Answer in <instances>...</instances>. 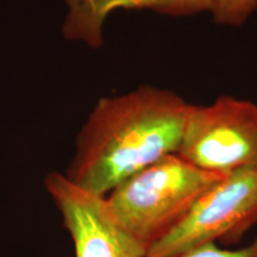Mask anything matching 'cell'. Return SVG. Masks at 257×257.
Returning <instances> with one entry per match:
<instances>
[{
  "instance_id": "obj_1",
  "label": "cell",
  "mask_w": 257,
  "mask_h": 257,
  "mask_svg": "<svg viewBox=\"0 0 257 257\" xmlns=\"http://www.w3.org/2000/svg\"><path fill=\"white\" fill-rule=\"evenodd\" d=\"M194 105L168 89L141 86L96 102L64 175L98 197L163 157L178 154Z\"/></svg>"
},
{
  "instance_id": "obj_2",
  "label": "cell",
  "mask_w": 257,
  "mask_h": 257,
  "mask_svg": "<svg viewBox=\"0 0 257 257\" xmlns=\"http://www.w3.org/2000/svg\"><path fill=\"white\" fill-rule=\"evenodd\" d=\"M224 175L173 154L124 180L104 198L114 219L149 250L181 224Z\"/></svg>"
},
{
  "instance_id": "obj_3",
  "label": "cell",
  "mask_w": 257,
  "mask_h": 257,
  "mask_svg": "<svg viewBox=\"0 0 257 257\" xmlns=\"http://www.w3.org/2000/svg\"><path fill=\"white\" fill-rule=\"evenodd\" d=\"M257 224V166L225 174L146 257H175L207 243H238Z\"/></svg>"
},
{
  "instance_id": "obj_4",
  "label": "cell",
  "mask_w": 257,
  "mask_h": 257,
  "mask_svg": "<svg viewBox=\"0 0 257 257\" xmlns=\"http://www.w3.org/2000/svg\"><path fill=\"white\" fill-rule=\"evenodd\" d=\"M178 155L218 174L257 166V105L225 95L194 106Z\"/></svg>"
},
{
  "instance_id": "obj_5",
  "label": "cell",
  "mask_w": 257,
  "mask_h": 257,
  "mask_svg": "<svg viewBox=\"0 0 257 257\" xmlns=\"http://www.w3.org/2000/svg\"><path fill=\"white\" fill-rule=\"evenodd\" d=\"M44 185L70 234L75 257H146L148 250L114 219L104 197L57 172L49 173Z\"/></svg>"
},
{
  "instance_id": "obj_6",
  "label": "cell",
  "mask_w": 257,
  "mask_h": 257,
  "mask_svg": "<svg viewBox=\"0 0 257 257\" xmlns=\"http://www.w3.org/2000/svg\"><path fill=\"white\" fill-rule=\"evenodd\" d=\"M67 12L63 36L96 49L104 44L102 29L115 10H150L173 17L210 12L212 0H63Z\"/></svg>"
},
{
  "instance_id": "obj_7",
  "label": "cell",
  "mask_w": 257,
  "mask_h": 257,
  "mask_svg": "<svg viewBox=\"0 0 257 257\" xmlns=\"http://www.w3.org/2000/svg\"><path fill=\"white\" fill-rule=\"evenodd\" d=\"M257 10V0H212L211 15L214 23L240 27Z\"/></svg>"
},
{
  "instance_id": "obj_8",
  "label": "cell",
  "mask_w": 257,
  "mask_h": 257,
  "mask_svg": "<svg viewBox=\"0 0 257 257\" xmlns=\"http://www.w3.org/2000/svg\"><path fill=\"white\" fill-rule=\"evenodd\" d=\"M175 257H257V236L248 245L238 249H225L217 243H207Z\"/></svg>"
}]
</instances>
